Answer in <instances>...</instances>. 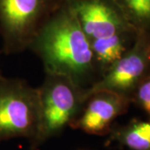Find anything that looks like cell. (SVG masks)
I'll use <instances>...</instances> for the list:
<instances>
[{
	"label": "cell",
	"instance_id": "cell-1",
	"mask_svg": "<svg viewBox=\"0 0 150 150\" xmlns=\"http://www.w3.org/2000/svg\"><path fill=\"white\" fill-rule=\"evenodd\" d=\"M28 49L41 59L45 74L63 75L85 88L98 79L90 41L66 2L38 31Z\"/></svg>",
	"mask_w": 150,
	"mask_h": 150
},
{
	"label": "cell",
	"instance_id": "cell-2",
	"mask_svg": "<svg viewBox=\"0 0 150 150\" xmlns=\"http://www.w3.org/2000/svg\"><path fill=\"white\" fill-rule=\"evenodd\" d=\"M45 74L42 85L38 88L37 130L30 142L33 149L60 134L66 126H70L88 99L85 87L63 75Z\"/></svg>",
	"mask_w": 150,
	"mask_h": 150
},
{
	"label": "cell",
	"instance_id": "cell-3",
	"mask_svg": "<svg viewBox=\"0 0 150 150\" xmlns=\"http://www.w3.org/2000/svg\"><path fill=\"white\" fill-rule=\"evenodd\" d=\"M65 0H0L3 51L14 54L28 49L33 39Z\"/></svg>",
	"mask_w": 150,
	"mask_h": 150
},
{
	"label": "cell",
	"instance_id": "cell-4",
	"mask_svg": "<svg viewBox=\"0 0 150 150\" xmlns=\"http://www.w3.org/2000/svg\"><path fill=\"white\" fill-rule=\"evenodd\" d=\"M38 119V88L0 75V143L16 138L31 142Z\"/></svg>",
	"mask_w": 150,
	"mask_h": 150
},
{
	"label": "cell",
	"instance_id": "cell-5",
	"mask_svg": "<svg viewBox=\"0 0 150 150\" xmlns=\"http://www.w3.org/2000/svg\"><path fill=\"white\" fill-rule=\"evenodd\" d=\"M150 73V35L138 33L134 44L104 75L87 88L88 98L100 90L114 92L132 101L134 93Z\"/></svg>",
	"mask_w": 150,
	"mask_h": 150
},
{
	"label": "cell",
	"instance_id": "cell-6",
	"mask_svg": "<svg viewBox=\"0 0 150 150\" xmlns=\"http://www.w3.org/2000/svg\"><path fill=\"white\" fill-rule=\"evenodd\" d=\"M65 2L74 13L89 41L130 30L136 31L114 0H65Z\"/></svg>",
	"mask_w": 150,
	"mask_h": 150
},
{
	"label": "cell",
	"instance_id": "cell-7",
	"mask_svg": "<svg viewBox=\"0 0 150 150\" xmlns=\"http://www.w3.org/2000/svg\"><path fill=\"white\" fill-rule=\"evenodd\" d=\"M131 103L129 98L114 92H94L88 95L80 114L70 126L89 134H108L112 122L127 112Z\"/></svg>",
	"mask_w": 150,
	"mask_h": 150
},
{
	"label": "cell",
	"instance_id": "cell-8",
	"mask_svg": "<svg viewBox=\"0 0 150 150\" xmlns=\"http://www.w3.org/2000/svg\"><path fill=\"white\" fill-rule=\"evenodd\" d=\"M137 34L138 32L130 30L90 41L98 80L132 47Z\"/></svg>",
	"mask_w": 150,
	"mask_h": 150
},
{
	"label": "cell",
	"instance_id": "cell-9",
	"mask_svg": "<svg viewBox=\"0 0 150 150\" xmlns=\"http://www.w3.org/2000/svg\"><path fill=\"white\" fill-rule=\"evenodd\" d=\"M110 141L132 150H150V121L133 119L123 126L112 127Z\"/></svg>",
	"mask_w": 150,
	"mask_h": 150
},
{
	"label": "cell",
	"instance_id": "cell-10",
	"mask_svg": "<svg viewBox=\"0 0 150 150\" xmlns=\"http://www.w3.org/2000/svg\"><path fill=\"white\" fill-rule=\"evenodd\" d=\"M130 25L150 35V0H114Z\"/></svg>",
	"mask_w": 150,
	"mask_h": 150
},
{
	"label": "cell",
	"instance_id": "cell-11",
	"mask_svg": "<svg viewBox=\"0 0 150 150\" xmlns=\"http://www.w3.org/2000/svg\"><path fill=\"white\" fill-rule=\"evenodd\" d=\"M132 103L142 108L150 117V73L136 88L132 97Z\"/></svg>",
	"mask_w": 150,
	"mask_h": 150
},
{
	"label": "cell",
	"instance_id": "cell-12",
	"mask_svg": "<svg viewBox=\"0 0 150 150\" xmlns=\"http://www.w3.org/2000/svg\"><path fill=\"white\" fill-rule=\"evenodd\" d=\"M0 75H2V73H1V70H0Z\"/></svg>",
	"mask_w": 150,
	"mask_h": 150
}]
</instances>
